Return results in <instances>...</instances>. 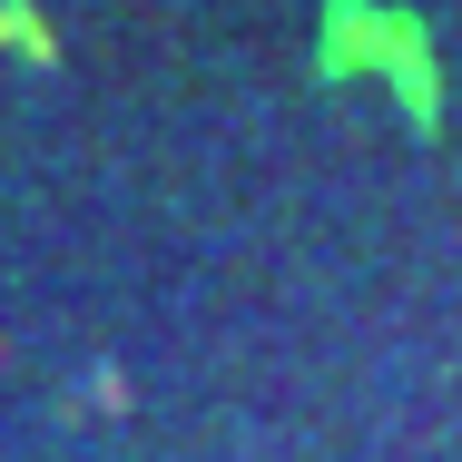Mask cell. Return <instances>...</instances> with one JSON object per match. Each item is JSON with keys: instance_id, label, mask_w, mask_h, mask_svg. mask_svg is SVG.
<instances>
[{"instance_id": "1", "label": "cell", "mask_w": 462, "mask_h": 462, "mask_svg": "<svg viewBox=\"0 0 462 462\" xmlns=\"http://www.w3.org/2000/svg\"><path fill=\"white\" fill-rule=\"evenodd\" d=\"M0 40H20L30 60H60V40L40 30V10H30V0H0Z\"/></svg>"}]
</instances>
